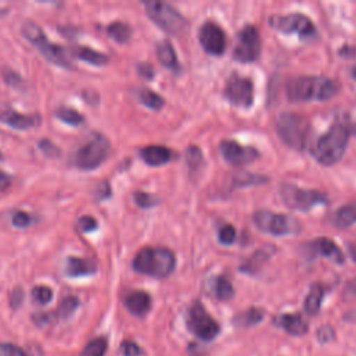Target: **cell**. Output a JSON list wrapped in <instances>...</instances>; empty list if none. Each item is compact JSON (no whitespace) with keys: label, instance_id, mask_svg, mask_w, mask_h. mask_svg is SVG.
I'll return each instance as SVG.
<instances>
[{"label":"cell","instance_id":"cell-15","mask_svg":"<svg viewBox=\"0 0 356 356\" xmlns=\"http://www.w3.org/2000/svg\"><path fill=\"white\" fill-rule=\"evenodd\" d=\"M306 248L309 249L307 254L310 257L321 256V257H325L337 264H342L345 260L342 250L338 248V245L335 242H332L328 238H317V239L309 242L306 245Z\"/></svg>","mask_w":356,"mask_h":356},{"label":"cell","instance_id":"cell-17","mask_svg":"<svg viewBox=\"0 0 356 356\" xmlns=\"http://www.w3.org/2000/svg\"><path fill=\"white\" fill-rule=\"evenodd\" d=\"M150 305V296L145 291H134L125 298L127 309L135 316H145L149 312Z\"/></svg>","mask_w":356,"mask_h":356},{"label":"cell","instance_id":"cell-11","mask_svg":"<svg viewBox=\"0 0 356 356\" xmlns=\"http://www.w3.org/2000/svg\"><path fill=\"white\" fill-rule=\"evenodd\" d=\"M260 49L261 42L259 31L253 25H246L238 33L236 46L232 54L239 63H252L259 58Z\"/></svg>","mask_w":356,"mask_h":356},{"label":"cell","instance_id":"cell-38","mask_svg":"<svg viewBox=\"0 0 356 356\" xmlns=\"http://www.w3.org/2000/svg\"><path fill=\"white\" fill-rule=\"evenodd\" d=\"M76 306H78V299L74 298V296H68V298H65V299L60 303L58 312H60V314H61L63 317H67V316H70V314L75 310Z\"/></svg>","mask_w":356,"mask_h":356},{"label":"cell","instance_id":"cell-5","mask_svg":"<svg viewBox=\"0 0 356 356\" xmlns=\"http://www.w3.org/2000/svg\"><path fill=\"white\" fill-rule=\"evenodd\" d=\"M280 195L282 202L292 210L307 211L318 204H327L328 197L325 193L316 189L299 188L293 184H282L280 186Z\"/></svg>","mask_w":356,"mask_h":356},{"label":"cell","instance_id":"cell-6","mask_svg":"<svg viewBox=\"0 0 356 356\" xmlns=\"http://www.w3.org/2000/svg\"><path fill=\"white\" fill-rule=\"evenodd\" d=\"M147 17L163 31L171 35H179L186 28L185 18L168 3L152 0L145 3Z\"/></svg>","mask_w":356,"mask_h":356},{"label":"cell","instance_id":"cell-45","mask_svg":"<svg viewBox=\"0 0 356 356\" xmlns=\"http://www.w3.org/2000/svg\"><path fill=\"white\" fill-rule=\"evenodd\" d=\"M138 67H139L138 71H139L140 75H143L146 79H152V76H153V68H152V65L143 63V64H140V65H138Z\"/></svg>","mask_w":356,"mask_h":356},{"label":"cell","instance_id":"cell-47","mask_svg":"<svg viewBox=\"0 0 356 356\" xmlns=\"http://www.w3.org/2000/svg\"><path fill=\"white\" fill-rule=\"evenodd\" d=\"M10 177L6 174V172H3L1 170H0V189L3 191V189H6L8 185H10Z\"/></svg>","mask_w":356,"mask_h":356},{"label":"cell","instance_id":"cell-49","mask_svg":"<svg viewBox=\"0 0 356 356\" xmlns=\"http://www.w3.org/2000/svg\"><path fill=\"white\" fill-rule=\"evenodd\" d=\"M352 76H353V79H356V67H353V70H352Z\"/></svg>","mask_w":356,"mask_h":356},{"label":"cell","instance_id":"cell-32","mask_svg":"<svg viewBox=\"0 0 356 356\" xmlns=\"http://www.w3.org/2000/svg\"><path fill=\"white\" fill-rule=\"evenodd\" d=\"M214 293L220 300H228L234 296L232 284L225 277H217L214 281Z\"/></svg>","mask_w":356,"mask_h":356},{"label":"cell","instance_id":"cell-39","mask_svg":"<svg viewBox=\"0 0 356 356\" xmlns=\"http://www.w3.org/2000/svg\"><path fill=\"white\" fill-rule=\"evenodd\" d=\"M0 356H26L25 352L13 343L0 342Z\"/></svg>","mask_w":356,"mask_h":356},{"label":"cell","instance_id":"cell-35","mask_svg":"<svg viewBox=\"0 0 356 356\" xmlns=\"http://www.w3.org/2000/svg\"><path fill=\"white\" fill-rule=\"evenodd\" d=\"M186 163L189 165L191 170H197L202 163H203V157H202V152L199 150V147L196 146H189L186 150Z\"/></svg>","mask_w":356,"mask_h":356},{"label":"cell","instance_id":"cell-44","mask_svg":"<svg viewBox=\"0 0 356 356\" xmlns=\"http://www.w3.org/2000/svg\"><path fill=\"white\" fill-rule=\"evenodd\" d=\"M39 147L44 152V154H47V156H51V157H56L57 154H58V149L51 143V142H49V140H42L40 143H39Z\"/></svg>","mask_w":356,"mask_h":356},{"label":"cell","instance_id":"cell-13","mask_svg":"<svg viewBox=\"0 0 356 356\" xmlns=\"http://www.w3.org/2000/svg\"><path fill=\"white\" fill-rule=\"evenodd\" d=\"M199 40L203 49L213 56H221L225 51V46H227L225 33L213 21H207L202 25L199 31Z\"/></svg>","mask_w":356,"mask_h":356},{"label":"cell","instance_id":"cell-16","mask_svg":"<svg viewBox=\"0 0 356 356\" xmlns=\"http://www.w3.org/2000/svg\"><path fill=\"white\" fill-rule=\"evenodd\" d=\"M278 327H281L285 332L299 337L307 332L309 325L307 321L299 313H285L275 318Z\"/></svg>","mask_w":356,"mask_h":356},{"label":"cell","instance_id":"cell-2","mask_svg":"<svg viewBox=\"0 0 356 356\" xmlns=\"http://www.w3.org/2000/svg\"><path fill=\"white\" fill-rule=\"evenodd\" d=\"M349 129L343 124H334L323 136L317 139L312 154L321 165H334L338 163L348 146Z\"/></svg>","mask_w":356,"mask_h":356},{"label":"cell","instance_id":"cell-21","mask_svg":"<svg viewBox=\"0 0 356 356\" xmlns=\"http://www.w3.org/2000/svg\"><path fill=\"white\" fill-rule=\"evenodd\" d=\"M323 298H324V286L318 282H314L310 289H309V293L305 299V312L309 314V316H314L318 313L320 307H321V302H323Z\"/></svg>","mask_w":356,"mask_h":356},{"label":"cell","instance_id":"cell-10","mask_svg":"<svg viewBox=\"0 0 356 356\" xmlns=\"http://www.w3.org/2000/svg\"><path fill=\"white\" fill-rule=\"evenodd\" d=\"M188 327L189 330L203 341H211L220 332V325L217 321L206 312L200 302H193L188 313Z\"/></svg>","mask_w":356,"mask_h":356},{"label":"cell","instance_id":"cell-23","mask_svg":"<svg viewBox=\"0 0 356 356\" xmlns=\"http://www.w3.org/2000/svg\"><path fill=\"white\" fill-rule=\"evenodd\" d=\"M273 252H274V248H270V246L256 250V252L239 267V270L243 271V273H248V274H254V273L261 267V264L271 256Z\"/></svg>","mask_w":356,"mask_h":356},{"label":"cell","instance_id":"cell-1","mask_svg":"<svg viewBox=\"0 0 356 356\" xmlns=\"http://www.w3.org/2000/svg\"><path fill=\"white\" fill-rule=\"evenodd\" d=\"M337 83L327 76L302 75L288 81L285 93L291 102L328 100L337 93Z\"/></svg>","mask_w":356,"mask_h":356},{"label":"cell","instance_id":"cell-46","mask_svg":"<svg viewBox=\"0 0 356 356\" xmlns=\"http://www.w3.org/2000/svg\"><path fill=\"white\" fill-rule=\"evenodd\" d=\"M317 335H318L320 341H328V339H331L334 337V331L330 327H321L318 330Z\"/></svg>","mask_w":356,"mask_h":356},{"label":"cell","instance_id":"cell-8","mask_svg":"<svg viewBox=\"0 0 356 356\" xmlns=\"http://www.w3.org/2000/svg\"><path fill=\"white\" fill-rule=\"evenodd\" d=\"M268 24L273 29L282 33H296L302 39H312L316 36L314 24L303 14L292 13L286 15H271Z\"/></svg>","mask_w":356,"mask_h":356},{"label":"cell","instance_id":"cell-40","mask_svg":"<svg viewBox=\"0 0 356 356\" xmlns=\"http://www.w3.org/2000/svg\"><path fill=\"white\" fill-rule=\"evenodd\" d=\"M135 200L140 207H152V206L157 204V202H159L153 195L145 193V192H136Z\"/></svg>","mask_w":356,"mask_h":356},{"label":"cell","instance_id":"cell-26","mask_svg":"<svg viewBox=\"0 0 356 356\" xmlns=\"http://www.w3.org/2000/svg\"><path fill=\"white\" fill-rule=\"evenodd\" d=\"M264 317V310L259 307H250L235 317V324L239 327H250L260 323Z\"/></svg>","mask_w":356,"mask_h":356},{"label":"cell","instance_id":"cell-29","mask_svg":"<svg viewBox=\"0 0 356 356\" xmlns=\"http://www.w3.org/2000/svg\"><path fill=\"white\" fill-rule=\"evenodd\" d=\"M107 33L110 38H113L118 43H125L131 38V28L121 22V21H114L107 26Z\"/></svg>","mask_w":356,"mask_h":356},{"label":"cell","instance_id":"cell-3","mask_svg":"<svg viewBox=\"0 0 356 356\" xmlns=\"http://www.w3.org/2000/svg\"><path fill=\"white\" fill-rule=\"evenodd\" d=\"M132 266L138 273L164 278L172 273L175 256L167 248H143L136 253Z\"/></svg>","mask_w":356,"mask_h":356},{"label":"cell","instance_id":"cell-24","mask_svg":"<svg viewBox=\"0 0 356 356\" xmlns=\"http://www.w3.org/2000/svg\"><path fill=\"white\" fill-rule=\"evenodd\" d=\"M156 53H157V58L159 61L170 70H175L178 67V58L175 54V50L172 47V44L168 40H163L157 44L156 47Z\"/></svg>","mask_w":356,"mask_h":356},{"label":"cell","instance_id":"cell-43","mask_svg":"<svg viewBox=\"0 0 356 356\" xmlns=\"http://www.w3.org/2000/svg\"><path fill=\"white\" fill-rule=\"evenodd\" d=\"M121 350H122L124 356H138V355H140L139 346L135 342H131V341L124 342L121 345Z\"/></svg>","mask_w":356,"mask_h":356},{"label":"cell","instance_id":"cell-25","mask_svg":"<svg viewBox=\"0 0 356 356\" xmlns=\"http://www.w3.org/2000/svg\"><path fill=\"white\" fill-rule=\"evenodd\" d=\"M96 271V266L86 260L79 257H70L67 264V273L71 277H79V275H88Z\"/></svg>","mask_w":356,"mask_h":356},{"label":"cell","instance_id":"cell-27","mask_svg":"<svg viewBox=\"0 0 356 356\" xmlns=\"http://www.w3.org/2000/svg\"><path fill=\"white\" fill-rule=\"evenodd\" d=\"M74 54L78 58H81V60H83L86 63L95 64V65H103V64H106L108 61L106 54H103L100 51H96V50H93L90 47H76L74 50Z\"/></svg>","mask_w":356,"mask_h":356},{"label":"cell","instance_id":"cell-7","mask_svg":"<svg viewBox=\"0 0 356 356\" xmlns=\"http://www.w3.org/2000/svg\"><path fill=\"white\" fill-rule=\"evenodd\" d=\"M110 152V143L107 138L100 134H95L86 143H83L74 159V163L81 170H93L99 167Z\"/></svg>","mask_w":356,"mask_h":356},{"label":"cell","instance_id":"cell-18","mask_svg":"<svg viewBox=\"0 0 356 356\" xmlns=\"http://www.w3.org/2000/svg\"><path fill=\"white\" fill-rule=\"evenodd\" d=\"M36 47L40 50V53L43 54V57L46 60H49V61H51L57 65H61V67H70L71 65V63H70V60L65 54V50L63 47L57 46L56 43H51L47 39H44Z\"/></svg>","mask_w":356,"mask_h":356},{"label":"cell","instance_id":"cell-41","mask_svg":"<svg viewBox=\"0 0 356 356\" xmlns=\"http://www.w3.org/2000/svg\"><path fill=\"white\" fill-rule=\"evenodd\" d=\"M13 224L15 227H18V228H25V227H28L31 224V216L28 213H25V211H21V210L15 211L13 214Z\"/></svg>","mask_w":356,"mask_h":356},{"label":"cell","instance_id":"cell-20","mask_svg":"<svg viewBox=\"0 0 356 356\" xmlns=\"http://www.w3.org/2000/svg\"><path fill=\"white\" fill-rule=\"evenodd\" d=\"M0 120L15 129H26L38 122V118L35 115H25L14 110H3L0 113Z\"/></svg>","mask_w":356,"mask_h":356},{"label":"cell","instance_id":"cell-14","mask_svg":"<svg viewBox=\"0 0 356 356\" xmlns=\"http://www.w3.org/2000/svg\"><path fill=\"white\" fill-rule=\"evenodd\" d=\"M220 150L224 159L234 165H246L259 157V152L253 146H242L235 140H222Z\"/></svg>","mask_w":356,"mask_h":356},{"label":"cell","instance_id":"cell-4","mask_svg":"<svg viewBox=\"0 0 356 356\" xmlns=\"http://www.w3.org/2000/svg\"><path fill=\"white\" fill-rule=\"evenodd\" d=\"M277 134L281 140L295 150H303L309 140L310 124L296 113H282L277 120Z\"/></svg>","mask_w":356,"mask_h":356},{"label":"cell","instance_id":"cell-37","mask_svg":"<svg viewBox=\"0 0 356 356\" xmlns=\"http://www.w3.org/2000/svg\"><path fill=\"white\" fill-rule=\"evenodd\" d=\"M235 236H236V232L231 224L222 225L218 231V241L224 245H231L235 241Z\"/></svg>","mask_w":356,"mask_h":356},{"label":"cell","instance_id":"cell-48","mask_svg":"<svg viewBox=\"0 0 356 356\" xmlns=\"http://www.w3.org/2000/svg\"><path fill=\"white\" fill-rule=\"evenodd\" d=\"M348 252H349L350 259L356 263V242H355V243H349V246H348Z\"/></svg>","mask_w":356,"mask_h":356},{"label":"cell","instance_id":"cell-9","mask_svg":"<svg viewBox=\"0 0 356 356\" xmlns=\"http://www.w3.org/2000/svg\"><path fill=\"white\" fill-rule=\"evenodd\" d=\"M254 225L270 235L284 236L298 229L296 221L285 214H277L270 210H257L253 214Z\"/></svg>","mask_w":356,"mask_h":356},{"label":"cell","instance_id":"cell-33","mask_svg":"<svg viewBox=\"0 0 356 356\" xmlns=\"http://www.w3.org/2000/svg\"><path fill=\"white\" fill-rule=\"evenodd\" d=\"M57 118H60L61 121H64L65 124L70 125H81L83 122V117L74 108L70 107H60L56 111Z\"/></svg>","mask_w":356,"mask_h":356},{"label":"cell","instance_id":"cell-30","mask_svg":"<svg viewBox=\"0 0 356 356\" xmlns=\"http://www.w3.org/2000/svg\"><path fill=\"white\" fill-rule=\"evenodd\" d=\"M139 100L142 104L152 110H160L164 104V100L161 96H159L156 92H153L149 88H142L139 90Z\"/></svg>","mask_w":356,"mask_h":356},{"label":"cell","instance_id":"cell-31","mask_svg":"<svg viewBox=\"0 0 356 356\" xmlns=\"http://www.w3.org/2000/svg\"><path fill=\"white\" fill-rule=\"evenodd\" d=\"M107 349V339L97 337L90 339L81 352V356H104Z\"/></svg>","mask_w":356,"mask_h":356},{"label":"cell","instance_id":"cell-12","mask_svg":"<svg viewBox=\"0 0 356 356\" xmlns=\"http://www.w3.org/2000/svg\"><path fill=\"white\" fill-rule=\"evenodd\" d=\"M224 97L234 106L245 108L250 107L254 97L253 82L246 76H241L236 74L231 75L225 82Z\"/></svg>","mask_w":356,"mask_h":356},{"label":"cell","instance_id":"cell-28","mask_svg":"<svg viewBox=\"0 0 356 356\" xmlns=\"http://www.w3.org/2000/svg\"><path fill=\"white\" fill-rule=\"evenodd\" d=\"M21 32L33 46H38L46 39V35L43 33L42 28L32 21H25L21 26Z\"/></svg>","mask_w":356,"mask_h":356},{"label":"cell","instance_id":"cell-42","mask_svg":"<svg viewBox=\"0 0 356 356\" xmlns=\"http://www.w3.org/2000/svg\"><path fill=\"white\" fill-rule=\"evenodd\" d=\"M78 225H79V229H81L82 232H90V231L96 229V227H97L96 220H95L93 217H90V216H83V217H81L79 221H78Z\"/></svg>","mask_w":356,"mask_h":356},{"label":"cell","instance_id":"cell-22","mask_svg":"<svg viewBox=\"0 0 356 356\" xmlns=\"http://www.w3.org/2000/svg\"><path fill=\"white\" fill-rule=\"evenodd\" d=\"M332 224L338 228H348L356 224V202L339 207L332 216Z\"/></svg>","mask_w":356,"mask_h":356},{"label":"cell","instance_id":"cell-34","mask_svg":"<svg viewBox=\"0 0 356 356\" xmlns=\"http://www.w3.org/2000/svg\"><path fill=\"white\" fill-rule=\"evenodd\" d=\"M267 178L261 177V175H254V174H249V172H242L234 177V184L236 186H246V185H257V184H263L266 182Z\"/></svg>","mask_w":356,"mask_h":356},{"label":"cell","instance_id":"cell-36","mask_svg":"<svg viewBox=\"0 0 356 356\" xmlns=\"http://www.w3.org/2000/svg\"><path fill=\"white\" fill-rule=\"evenodd\" d=\"M53 296V292L49 286L46 285H39V286H35L33 291H32V298L35 302L40 303V305H46L50 302Z\"/></svg>","mask_w":356,"mask_h":356},{"label":"cell","instance_id":"cell-19","mask_svg":"<svg viewBox=\"0 0 356 356\" xmlns=\"http://www.w3.org/2000/svg\"><path fill=\"white\" fill-rule=\"evenodd\" d=\"M140 156L149 165H161L171 160V150L160 145H149L140 150Z\"/></svg>","mask_w":356,"mask_h":356}]
</instances>
